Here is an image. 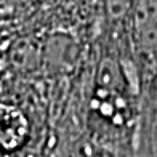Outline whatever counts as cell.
Segmentation results:
<instances>
[{
    "mask_svg": "<svg viewBox=\"0 0 157 157\" xmlns=\"http://www.w3.org/2000/svg\"><path fill=\"white\" fill-rule=\"evenodd\" d=\"M27 157H34V156H27Z\"/></svg>",
    "mask_w": 157,
    "mask_h": 157,
    "instance_id": "obj_2",
    "label": "cell"
},
{
    "mask_svg": "<svg viewBox=\"0 0 157 157\" xmlns=\"http://www.w3.org/2000/svg\"><path fill=\"white\" fill-rule=\"evenodd\" d=\"M111 106H103V114H112V111H111Z\"/></svg>",
    "mask_w": 157,
    "mask_h": 157,
    "instance_id": "obj_1",
    "label": "cell"
}]
</instances>
